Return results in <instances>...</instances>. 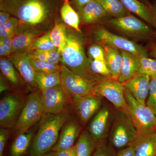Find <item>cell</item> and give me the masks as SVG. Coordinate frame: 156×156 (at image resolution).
I'll use <instances>...</instances> for the list:
<instances>
[{
    "label": "cell",
    "mask_w": 156,
    "mask_h": 156,
    "mask_svg": "<svg viewBox=\"0 0 156 156\" xmlns=\"http://www.w3.org/2000/svg\"><path fill=\"white\" fill-rule=\"evenodd\" d=\"M74 30H66V44L61 52L62 65L73 73L88 80L101 81L105 78L95 74L91 70L92 59L87 57L84 50L83 39Z\"/></svg>",
    "instance_id": "cell-2"
},
{
    "label": "cell",
    "mask_w": 156,
    "mask_h": 156,
    "mask_svg": "<svg viewBox=\"0 0 156 156\" xmlns=\"http://www.w3.org/2000/svg\"><path fill=\"white\" fill-rule=\"evenodd\" d=\"M41 90L31 93L25 101L24 106L14 128V134H21L29 130L39 122L44 115Z\"/></svg>",
    "instance_id": "cell-6"
},
{
    "label": "cell",
    "mask_w": 156,
    "mask_h": 156,
    "mask_svg": "<svg viewBox=\"0 0 156 156\" xmlns=\"http://www.w3.org/2000/svg\"><path fill=\"white\" fill-rule=\"evenodd\" d=\"M31 63L36 72L49 73L60 72L61 66L58 64H53L46 61L30 59Z\"/></svg>",
    "instance_id": "cell-33"
},
{
    "label": "cell",
    "mask_w": 156,
    "mask_h": 156,
    "mask_svg": "<svg viewBox=\"0 0 156 156\" xmlns=\"http://www.w3.org/2000/svg\"><path fill=\"white\" fill-rule=\"evenodd\" d=\"M80 128L75 122H69L62 129L56 144L52 148L53 152L70 148L74 146L79 136Z\"/></svg>",
    "instance_id": "cell-17"
},
{
    "label": "cell",
    "mask_w": 156,
    "mask_h": 156,
    "mask_svg": "<svg viewBox=\"0 0 156 156\" xmlns=\"http://www.w3.org/2000/svg\"><path fill=\"white\" fill-rule=\"evenodd\" d=\"M25 101L15 94L5 95L0 101V126L1 128H14Z\"/></svg>",
    "instance_id": "cell-11"
},
{
    "label": "cell",
    "mask_w": 156,
    "mask_h": 156,
    "mask_svg": "<svg viewBox=\"0 0 156 156\" xmlns=\"http://www.w3.org/2000/svg\"><path fill=\"white\" fill-rule=\"evenodd\" d=\"M8 128H1L0 129V156H3L4 150L9 136Z\"/></svg>",
    "instance_id": "cell-41"
},
{
    "label": "cell",
    "mask_w": 156,
    "mask_h": 156,
    "mask_svg": "<svg viewBox=\"0 0 156 156\" xmlns=\"http://www.w3.org/2000/svg\"><path fill=\"white\" fill-rule=\"evenodd\" d=\"M14 65L9 58L4 57L0 59V69L3 75L11 84L14 86L23 84V82L20 78L18 73L14 68Z\"/></svg>",
    "instance_id": "cell-29"
},
{
    "label": "cell",
    "mask_w": 156,
    "mask_h": 156,
    "mask_svg": "<svg viewBox=\"0 0 156 156\" xmlns=\"http://www.w3.org/2000/svg\"><path fill=\"white\" fill-rule=\"evenodd\" d=\"M95 37L104 45L110 46L121 51L129 52L140 58L148 57L147 51L142 46L132 41L110 32L104 29L95 32Z\"/></svg>",
    "instance_id": "cell-8"
},
{
    "label": "cell",
    "mask_w": 156,
    "mask_h": 156,
    "mask_svg": "<svg viewBox=\"0 0 156 156\" xmlns=\"http://www.w3.org/2000/svg\"><path fill=\"white\" fill-rule=\"evenodd\" d=\"M44 156H56L54 152L46 154Z\"/></svg>",
    "instance_id": "cell-49"
},
{
    "label": "cell",
    "mask_w": 156,
    "mask_h": 156,
    "mask_svg": "<svg viewBox=\"0 0 156 156\" xmlns=\"http://www.w3.org/2000/svg\"><path fill=\"white\" fill-rule=\"evenodd\" d=\"M93 0H73V5L79 10H80L84 6Z\"/></svg>",
    "instance_id": "cell-44"
},
{
    "label": "cell",
    "mask_w": 156,
    "mask_h": 156,
    "mask_svg": "<svg viewBox=\"0 0 156 156\" xmlns=\"http://www.w3.org/2000/svg\"><path fill=\"white\" fill-rule=\"evenodd\" d=\"M96 141L87 131H84L74 145L77 156H91L96 146Z\"/></svg>",
    "instance_id": "cell-24"
},
{
    "label": "cell",
    "mask_w": 156,
    "mask_h": 156,
    "mask_svg": "<svg viewBox=\"0 0 156 156\" xmlns=\"http://www.w3.org/2000/svg\"><path fill=\"white\" fill-rule=\"evenodd\" d=\"M109 25L131 36L145 37L151 33V30L144 21L132 15L113 18L108 22Z\"/></svg>",
    "instance_id": "cell-12"
},
{
    "label": "cell",
    "mask_w": 156,
    "mask_h": 156,
    "mask_svg": "<svg viewBox=\"0 0 156 156\" xmlns=\"http://www.w3.org/2000/svg\"><path fill=\"white\" fill-rule=\"evenodd\" d=\"M56 156H77L74 146L70 148L53 152Z\"/></svg>",
    "instance_id": "cell-43"
},
{
    "label": "cell",
    "mask_w": 156,
    "mask_h": 156,
    "mask_svg": "<svg viewBox=\"0 0 156 156\" xmlns=\"http://www.w3.org/2000/svg\"><path fill=\"white\" fill-rule=\"evenodd\" d=\"M82 20L87 23H92L108 15L96 0H93L84 6L80 10Z\"/></svg>",
    "instance_id": "cell-22"
},
{
    "label": "cell",
    "mask_w": 156,
    "mask_h": 156,
    "mask_svg": "<svg viewBox=\"0 0 156 156\" xmlns=\"http://www.w3.org/2000/svg\"><path fill=\"white\" fill-rule=\"evenodd\" d=\"M154 129L156 131V115H155V119Z\"/></svg>",
    "instance_id": "cell-50"
},
{
    "label": "cell",
    "mask_w": 156,
    "mask_h": 156,
    "mask_svg": "<svg viewBox=\"0 0 156 156\" xmlns=\"http://www.w3.org/2000/svg\"><path fill=\"white\" fill-rule=\"evenodd\" d=\"M126 9L156 28V21L150 10L138 0H120Z\"/></svg>",
    "instance_id": "cell-21"
},
{
    "label": "cell",
    "mask_w": 156,
    "mask_h": 156,
    "mask_svg": "<svg viewBox=\"0 0 156 156\" xmlns=\"http://www.w3.org/2000/svg\"><path fill=\"white\" fill-rule=\"evenodd\" d=\"M150 11L153 15L156 21V5L152 6L151 7Z\"/></svg>",
    "instance_id": "cell-47"
},
{
    "label": "cell",
    "mask_w": 156,
    "mask_h": 156,
    "mask_svg": "<svg viewBox=\"0 0 156 156\" xmlns=\"http://www.w3.org/2000/svg\"><path fill=\"white\" fill-rule=\"evenodd\" d=\"M138 135L128 112L119 110L110 135L112 146L118 149L127 147L134 142Z\"/></svg>",
    "instance_id": "cell-4"
},
{
    "label": "cell",
    "mask_w": 156,
    "mask_h": 156,
    "mask_svg": "<svg viewBox=\"0 0 156 156\" xmlns=\"http://www.w3.org/2000/svg\"><path fill=\"white\" fill-rule=\"evenodd\" d=\"M88 54L92 60H105V50L100 45H92L88 49Z\"/></svg>",
    "instance_id": "cell-38"
},
{
    "label": "cell",
    "mask_w": 156,
    "mask_h": 156,
    "mask_svg": "<svg viewBox=\"0 0 156 156\" xmlns=\"http://www.w3.org/2000/svg\"><path fill=\"white\" fill-rule=\"evenodd\" d=\"M9 89V87L7 86L5 82L3 80L2 77L1 76V87H0V92L2 93V92L5 91L6 90Z\"/></svg>",
    "instance_id": "cell-46"
},
{
    "label": "cell",
    "mask_w": 156,
    "mask_h": 156,
    "mask_svg": "<svg viewBox=\"0 0 156 156\" xmlns=\"http://www.w3.org/2000/svg\"><path fill=\"white\" fill-rule=\"evenodd\" d=\"M56 48L50 39V32H48L36 39L27 50H49Z\"/></svg>",
    "instance_id": "cell-31"
},
{
    "label": "cell",
    "mask_w": 156,
    "mask_h": 156,
    "mask_svg": "<svg viewBox=\"0 0 156 156\" xmlns=\"http://www.w3.org/2000/svg\"><path fill=\"white\" fill-rule=\"evenodd\" d=\"M58 0H0V9L19 20L18 34L26 31L43 33L58 9Z\"/></svg>",
    "instance_id": "cell-1"
},
{
    "label": "cell",
    "mask_w": 156,
    "mask_h": 156,
    "mask_svg": "<svg viewBox=\"0 0 156 156\" xmlns=\"http://www.w3.org/2000/svg\"><path fill=\"white\" fill-rule=\"evenodd\" d=\"M146 105L156 115V76L151 78L149 92Z\"/></svg>",
    "instance_id": "cell-36"
},
{
    "label": "cell",
    "mask_w": 156,
    "mask_h": 156,
    "mask_svg": "<svg viewBox=\"0 0 156 156\" xmlns=\"http://www.w3.org/2000/svg\"><path fill=\"white\" fill-rule=\"evenodd\" d=\"M11 14L5 11H1L0 12V26L5 23L10 18Z\"/></svg>",
    "instance_id": "cell-45"
},
{
    "label": "cell",
    "mask_w": 156,
    "mask_h": 156,
    "mask_svg": "<svg viewBox=\"0 0 156 156\" xmlns=\"http://www.w3.org/2000/svg\"><path fill=\"white\" fill-rule=\"evenodd\" d=\"M116 156H135V150L133 144L122 149L119 151Z\"/></svg>",
    "instance_id": "cell-42"
},
{
    "label": "cell",
    "mask_w": 156,
    "mask_h": 156,
    "mask_svg": "<svg viewBox=\"0 0 156 156\" xmlns=\"http://www.w3.org/2000/svg\"><path fill=\"white\" fill-rule=\"evenodd\" d=\"M103 7L108 14L115 18H120L130 15V11L126 9L120 0H96Z\"/></svg>",
    "instance_id": "cell-28"
},
{
    "label": "cell",
    "mask_w": 156,
    "mask_h": 156,
    "mask_svg": "<svg viewBox=\"0 0 156 156\" xmlns=\"http://www.w3.org/2000/svg\"><path fill=\"white\" fill-rule=\"evenodd\" d=\"M35 80L40 90L53 88L61 84L60 72L43 73H35Z\"/></svg>",
    "instance_id": "cell-26"
},
{
    "label": "cell",
    "mask_w": 156,
    "mask_h": 156,
    "mask_svg": "<svg viewBox=\"0 0 156 156\" xmlns=\"http://www.w3.org/2000/svg\"><path fill=\"white\" fill-rule=\"evenodd\" d=\"M42 34L37 31H26L14 37L12 40V53L27 50L32 42Z\"/></svg>",
    "instance_id": "cell-23"
},
{
    "label": "cell",
    "mask_w": 156,
    "mask_h": 156,
    "mask_svg": "<svg viewBox=\"0 0 156 156\" xmlns=\"http://www.w3.org/2000/svg\"><path fill=\"white\" fill-rule=\"evenodd\" d=\"M44 114H58L66 111L72 98L60 84L53 88L41 91Z\"/></svg>",
    "instance_id": "cell-9"
},
{
    "label": "cell",
    "mask_w": 156,
    "mask_h": 156,
    "mask_svg": "<svg viewBox=\"0 0 156 156\" xmlns=\"http://www.w3.org/2000/svg\"><path fill=\"white\" fill-rule=\"evenodd\" d=\"M66 30L67 28L64 24L56 22L50 32V37L52 43L61 53L66 44Z\"/></svg>",
    "instance_id": "cell-30"
},
{
    "label": "cell",
    "mask_w": 156,
    "mask_h": 156,
    "mask_svg": "<svg viewBox=\"0 0 156 156\" xmlns=\"http://www.w3.org/2000/svg\"><path fill=\"white\" fill-rule=\"evenodd\" d=\"M90 67L95 74L106 79L112 78L105 60H92Z\"/></svg>",
    "instance_id": "cell-35"
},
{
    "label": "cell",
    "mask_w": 156,
    "mask_h": 156,
    "mask_svg": "<svg viewBox=\"0 0 156 156\" xmlns=\"http://www.w3.org/2000/svg\"><path fill=\"white\" fill-rule=\"evenodd\" d=\"M72 105L81 122L86 124L101 108V97L95 94L72 98Z\"/></svg>",
    "instance_id": "cell-13"
},
{
    "label": "cell",
    "mask_w": 156,
    "mask_h": 156,
    "mask_svg": "<svg viewBox=\"0 0 156 156\" xmlns=\"http://www.w3.org/2000/svg\"><path fill=\"white\" fill-rule=\"evenodd\" d=\"M33 136L30 130L18 134L11 146V156H22L28 149Z\"/></svg>",
    "instance_id": "cell-27"
},
{
    "label": "cell",
    "mask_w": 156,
    "mask_h": 156,
    "mask_svg": "<svg viewBox=\"0 0 156 156\" xmlns=\"http://www.w3.org/2000/svg\"><path fill=\"white\" fill-rule=\"evenodd\" d=\"M151 55L153 57L156 58V47L154 48L152 50L151 52Z\"/></svg>",
    "instance_id": "cell-48"
},
{
    "label": "cell",
    "mask_w": 156,
    "mask_h": 156,
    "mask_svg": "<svg viewBox=\"0 0 156 156\" xmlns=\"http://www.w3.org/2000/svg\"><path fill=\"white\" fill-rule=\"evenodd\" d=\"M125 95L127 104V112L138 134H147L155 131V115L147 105L140 103L125 88Z\"/></svg>",
    "instance_id": "cell-5"
},
{
    "label": "cell",
    "mask_w": 156,
    "mask_h": 156,
    "mask_svg": "<svg viewBox=\"0 0 156 156\" xmlns=\"http://www.w3.org/2000/svg\"><path fill=\"white\" fill-rule=\"evenodd\" d=\"M132 144L135 156H156V131L138 134Z\"/></svg>",
    "instance_id": "cell-19"
},
{
    "label": "cell",
    "mask_w": 156,
    "mask_h": 156,
    "mask_svg": "<svg viewBox=\"0 0 156 156\" xmlns=\"http://www.w3.org/2000/svg\"><path fill=\"white\" fill-rule=\"evenodd\" d=\"M150 81L149 76L144 74L137 73L123 85L140 103L146 105Z\"/></svg>",
    "instance_id": "cell-14"
},
{
    "label": "cell",
    "mask_w": 156,
    "mask_h": 156,
    "mask_svg": "<svg viewBox=\"0 0 156 156\" xmlns=\"http://www.w3.org/2000/svg\"><path fill=\"white\" fill-rule=\"evenodd\" d=\"M9 56V59L19 71L26 83L30 87H37L35 80L36 71L31 63V59L27 52H17Z\"/></svg>",
    "instance_id": "cell-15"
},
{
    "label": "cell",
    "mask_w": 156,
    "mask_h": 156,
    "mask_svg": "<svg viewBox=\"0 0 156 156\" xmlns=\"http://www.w3.org/2000/svg\"><path fill=\"white\" fill-rule=\"evenodd\" d=\"M47 55V62L53 64H58L61 60V53L57 48L49 50H45Z\"/></svg>",
    "instance_id": "cell-40"
},
{
    "label": "cell",
    "mask_w": 156,
    "mask_h": 156,
    "mask_svg": "<svg viewBox=\"0 0 156 156\" xmlns=\"http://www.w3.org/2000/svg\"><path fill=\"white\" fill-rule=\"evenodd\" d=\"M94 94L105 98L118 110L127 111L125 88L118 80L105 78L99 81L95 87Z\"/></svg>",
    "instance_id": "cell-10"
},
{
    "label": "cell",
    "mask_w": 156,
    "mask_h": 156,
    "mask_svg": "<svg viewBox=\"0 0 156 156\" xmlns=\"http://www.w3.org/2000/svg\"><path fill=\"white\" fill-rule=\"evenodd\" d=\"M19 26V20L16 17H10L5 24L0 26V39L14 37Z\"/></svg>",
    "instance_id": "cell-32"
},
{
    "label": "cell",
    "mask_w": 156,
    "mask_h": 156,
    "mask_svg": "<svg viewBox=\"0 0 156 156\" xmlns=\"http://www.w3.org/2000/svg\"><path fill=\"white\" fill-rule=\"evenodd\" d=\"M103 47L105 61L112 78L118 80L121 72L122 62L121 52L110 46L104 45Z\"/></svg>",
    "instance_id": "cell-20"
},
{
    "label": "cell",
    "mask_w": 156,
    "mask_h": 156,
    "mask_svg": "<svg viewBox=\"0 0 156 156\" xmlns=\"http://www.w3.org/2000/svg\"><path fill=\"white\" fill-rule=\"evenodd\" d=\"M48 115L43 119L35 136L30 156H44L52 149L58 140L59 131L69 117L67 111L58 114Z\"/></svg>",
    "instance_id": "cell-3"
},
{
    "label": "cell",
    "mask_w": 156,
    "mask_h": 156,
    "mask_svg": "<svg viewBox=\"0 0 156 156\" xmlns=\"http://www.w3.org/2000/svg\"><path fill=\"white\" fill-rule=\"evenodd\" d=\"M14 37L0 39V55L2 57L10 56L12 51V40Z\"/></svg>",
    "instance_id": "cell-39"
},
{
    "label": "cell",
    "mask_w": 156,
    "mask_h": 156,
    "mask_svg": "<svg viewBox=\"0 0 156 156\" xmlns=\"http://www.w3.org/2000/svg\"><path fill=\"white\" fill-rule=\"evenodd\" d=\"M62 19L66 25L81 33L80 28V19L79 14L70 4L69 0H64L60 9Z\"/></svg>",
    "instance_id": "cell-25"
},
{
    "label": "cell",
    "mask_w": 156,
    "mask_h": 156,
    "mask_svg": "<svg viewBox=\"0 0 156 156\" xmlns=\"http://www.w3.org/2000/svg\"><path fill=\"white\" fill-rule=\"evenodd\" d=\"M122 62L118 80L124 84L138 73L140 67V58L129 52L121 51Z\"/></svg>",
    "instance_id": "cell-18"
},
{
    "label": "cell",
    "mask_w": 156,
    "mask_h": 156,
    "mask_svg": "<svg viewBox=\"0 0 156 156\" xmlns=\"http://www.w3.org/2000/svg\"><path fill=\"white\" fill-rule=\"evenodd\" d=\"M111 114L107 107H101L92 119L89 126V133L97 141L104 139L108 134Z\"/></svg>",
    "instance_id": "cell-16"
},
{
    "label": "cell",
    "mask_w": 156,
    "mask_h": 156,
    "mask_svg": "<svg viewBox=\"0 0 156 156\" xmlns=\"http://www.w3.org/2000/svg\"><path fill=\"white\" fill-rule=\"evenodd\" d=\"M92 156H116L113 147L100 143L96 144Z\"/></svg>",
    "instance_id": "cell-37"
},
{
    "label": "cell",
    "mask_w": 156,
    "mask_h": 156,
    "mask_svg": "<svg viewBox=\"0 0 156 156\" xmlns=\"http://www.w3.org/2000/svg\"><path fill=\"white\" fill-rule=\"evenodd\" d=\"M138 73L144 74L150 77L156 76V59L147 57L140 58Z\"/></svg>",
    "instance_id": "cell-34"
},
{
    "label": "cell",
    "mask_w": 156,
    "mask_h": 156,
    "mask_svg": "<svg viewBox=\"0 0 156 156\" xmlns=\"http://www.w3.org/2000/svg\"><path fill=\"white\" fill-rule=\"evenodd\" d=\"M61 85L71 98L94 94L100 81L88 80L78 75L62 65L60 71Z\"/></svg>",
    "instance_id": "cell-7"
}]
</instances>
